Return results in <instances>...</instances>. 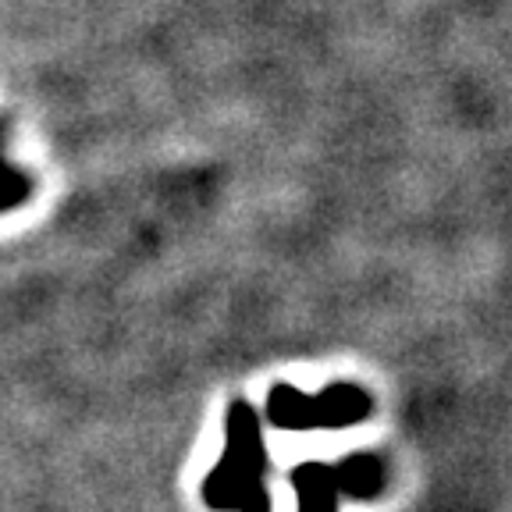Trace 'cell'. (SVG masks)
I'll return each instance as SVG.
<instances>
[{"instance_id": "6da1fadb", "label": "cell", "mask_w": 512, "mask_h": 512, "mask_svg": "<svg viewBox=\"0 0 512 512\" xmlns=\"http://www.w3.org/2000/svg\"><path fill=\"white\" fill-rule=\"evenodd\" d=\"M367 402H363L360 392H342V402H331V392L317 402H303L296 392H278L274 395V416L281 424H338V420H352V416H363Z\"/></svg>"}]
</instances>
